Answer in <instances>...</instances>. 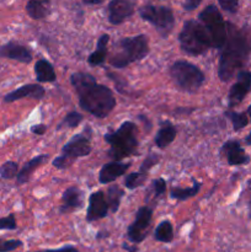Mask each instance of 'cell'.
Masks as SVG:
<instances>
[{
  "mask_svg": "<svg viewBox=\"0 0 251 252\" xmlns=\"http://www.w3.org/2000/svg\"><path fill=\"white\" fill-rule=\"evenodd\" d=\"M70 84L80 107L96 118H106L115 108L116 98L111 89L98 84L91 74L76 71L71 74Z\"/></svg>",
  "mask_w": 251,
  "mask_h": 252,
  "instance_id": "cell-1",
  "label": "cell"
},
{
  "mask_svg": "<svg viewBox=\"0 0 251 252\" xmlns=\"http://www.w3.org/2000/svg\"><path fill=\"white\" fill-rule=\"evenodd\" d=\"M228 37L219 59L218 75L221 81H229L240 70L251 54V36L235 25L226 22Z\"/></svg>",
  "mask_w": 251,
  "mask_h": 252,
  "instance_id": "cell-2",
  "label": "cell"
},
{
  "mask_svg": "<svg viewBox=\"0 0 251 252\" xmlns=\"http://www.w3.org/2000/svg\"><path fill=\"white\" fill-rule=\"evenodd\" d=\"M106 143L110 144L108 157L113 161H118L138 154V128L135 123L126 121L115 132L106 133L103 135Z\"/></svg>",
  "mask_w": 251,
  "mask_h": 252,
  "instance_id": "cell-3",
  "label": "cell"
},
{
  "mask_svg": "<svg viewBox=\"0 0 251 252\" xmlns=\"http://www.w3.org/2000/svg\"><path fill=\"white\" fill-rule=\"evenodd\" d=\"M149 53V38L145 34L133 37H123L115 46V53L110 59V64L117 69L128 66L140 61Z\"/></svg>",
  "mask_w": 251,
  "mask_h": 252,
  "instance_id": "cell-4",
  "label": "cell"
},
{
  "mask_svg": "<svg viewBox=\"0 0 251 252\" xmlns=\"http://www.w3.org/2000/svg\"><path fill=\"white\" fill-rule=\"evenodd\" d=\"M180 47L189 56H201L212 47L211 37L197 20H187L179 34Z\"/></svg>",
  "mask_w": 251,
  "mask_h": 252,
  "instance_id": "cell-5",
  "label": "cell"
},
{
  "mask_svg": "<svg viewBox=\"0 0 251 252\" xmlns=\"http://www.w3.org/2000/svg\"><path fill=\"white\" fill-rule=\"evenodd\" d=\"M91 127L86 126L83 132L71 137V139L62 149V154L52 161L53 167L58 170L68 169L78 158L88 157L91 153Z\"/></svg>",
  "mask_w": 251,
  "mask_h": 252,
  "instance_id": "cell-6",
  "label": "cell"
},
{
  "mask_svg": "<svg viewBox=\"0 0 251 252\" xmlns=\"http://www.w3.org/2000/svg\"><path fill=\"white\" fill-rule=\"evenodd\" d=\"M170 76L179 89L185 93H196L204 83V74L194 64L177 61L170 66Z\"/></svg>",
  "mask_w": 251,
  "mask_h": 252,
  "instance_id": "cell-7",
  "label": "cell"
},
{
  "mask_svg": "<svg viewBox=\"0 0 251 252\" xmlns=\"http://www.w3.org/2000/svg\"><path fill=\"white\" fill-rule=\"evenodd\" d=\"M198 19L211 37L212 47L216 49L223 48L228 37V31H226V22L223 20L218 7L214 4L207 5L199 12Z\"/></svg>",
  "mask_w": 251,
  "mask_h": 252,
  "instance_id": "cell-8",
  "label": "cell"
},
{
  "mask_svg": "<svg viewBox=\"0 0 251 252\" xmlns=\"http://www.w3.org/2000/svg\"><path fill=\"white\" fill-rule=\"evenodd\" d=\"M139 16L155 27L161 37H167L175 27L174 12L162 5H143L139 7Z\"/></svg>",
  "mask_w": 251,
  "mask_h": 252,
  "instance_id": "cell-9",
  "label": "cell"
},
{
  "mask_svg": "<svg viewBox=\"0 0 251 252\" xmlns=\"http://www.w3.org/2000/svg\"><path fill=\"white\" fill-rule=\"evenodd\" d=\"M153 207L143 206L135 213V219L127 229V236L132 243H142L149 233L153 219Z\"/></svg>",
  "mask_w": 251,
  "mask_h": 252,
  "instance_id": "cell-10",
  "label": "cell"
},
{
  "mask_svg": "<svg viewBox=\"0 0 251 252\" xmlns=\"http://www.w3.org/2000/svg\"><path fill=\"white\" fill-rule=\"evenodd\" d=\"M251 90V71L240 70L238 74V79L231 86L229 91V107L233 108L238 106L239 103L243 102L245 96L250 93Z\"/></svg>",
  "mask_w": 251,
  "mask_h": 252,
  "instance_id": "cell-11",
  "label": "cell"
},
{
  "mask_svg": "<svg viewBox=\"0 0 251 252\" xmlns=\"http://www.w3.org/2000/svg\"><path fill=\"white\" fill-rule=\"evenodd\" d=\"M135 2L130 0H112L107 5L108 21L112 25H121L134 14Z\"/></svg>",
  "mask_w": 251,
  "mask_h": 252,
  "instance_id": "cell-12",
  "label": "cell"
},
{
  "mask_svg": "<svg viewBox=\"0 0 251 252\" xmlns=\"http://www.w3.org/2000/svg\"><path fill=\"white\" fill-rule=\"evenodd\" d=\"M110 206L106 199V194L102 191L93 192L89 197V207L86 212V220L91 221L100 220L107 217Z\"/></svg>",
  "mask_w": 251,
  "mask_h": 252,
  "instance_id": "cell-13",
  "label": "cell"
},
{
  "mask_svg": "<svg viewBox=\"0 0 251 252\" xmlns=\"http://www.w3.org/2000/svg\"><path fill=\"white\" fill-rule=\"evenodd\" d=\"M44 95H46V90H44V88L42 85H39V84H26V85L20 86L16 90L6 94L4 96V102H15V101L21 100V98L25 97L41 100V98H43Z\"/></svg>",
  "mask_w": 251,
  "mask_h": 252,
  "instance_id": "cell-14",
  "label": "cell"
},
{
  "mask_svg": "<svg viewBox=\"0 0 251 252\" xmlns=\"http://www.w3.org/2000/svg\"><path fill=\"white\" fill-rule=\"evenodd\" d=\"M0 57L12 59V61H17L20 63L25 64H29L32 61L31 51L27 47L14 41H10L0 46Z\"/></svg>",
  "mask_w": 251,
  "mask_h": 252,
  "instance_id": "cell-15",
  "label": "cell"
},
{
  "mask_svg": "<svg viewBox=\"0 0 251 252\" xmlns=\"http://www.w3.org/2000/svg\"><path fill=\"white\" fill-rule=\"evenodd\" d=\"M84 207V192L79 187L70 186L63 192L62 196V213H69V212L81 209Z\"/></svg>",
  "mask_w": 251,
  "mask_h": 252,
  "instance_id": "cell-16",
  "label": "cell"
},
{
  "mask_svg": "<svg viewBox=\"0 0 251 252\" xmlns=\"http://www.w3.org/2000/svg\"><path fill=\"white\" fill-rule=\"evenodd\" d=\"M221 153L226 157L228 164L231 166H236V165H244L248 164L250 158L246 155L245 150L241 148L240 143L236 140H228L224 143L221 147Z\"/></svg>",
  "mask_w": 251,
  "mask_h": 252,
  "instance_id": "cell-17",
  "label": "cell"
},
{
  "mask_svg": "<svg viewBox=\"0 0 251 252\" xmlns=\"http://www.w3.org/2000/svg\"><path fill=\"white\" fill-rule=\"evenodd\" d=\"M130 165H132L130 162L118 161H111L108 164H105L101 167L100 174H98V181L102 185L111 184V182L116 181V179L126 174V171L129 169Z\"/></svg>",
  "mask_w": 251,
  "mask_h": 252,
  "instance_id": "cell-18",
  "label": "cell"
},
{
  "mask_svg": "<svg viewBox=\"0 0 251 252\" xmlns=\"http://www.w3.org/2000/svg\"><path fill=\"white\" fill-rule=\"evenodd\" d=\"M48 161V155L47 154H41L34 157L33 159H31L30 161H27L26 164L24 165L21 170L19 171L16 176V185L21 186V185L26 184V182L30 181L31 179V175L38 169L39 166L44 164V162Z\"/></svg>",
  "mask_w": 251,
  "mask_h": 252,
  "instance_id": "cell-19",
  "label": "cell"
},
{
  "mask_svg": "<svg viewBox=\"0 0 251 252\" xmlns=\"http://www.w3.org/2000/svg\"><path fill=\"white\" fill-rule=\"evenodd\" d=\"M175 138H176V128L169 121H165V122L161 123V127L157 130L154 142L157 148L165 149L174 142Z\"/></svg>",
  "mask_w": 251,
  "mask_h": 252,
  "instance_id": "cell-20",
  "label": "cell"
},
{
  "mask_svg": "<svg viewBox=\"0 0 251 252\" xmlns=\"http://www.w3.org/2000/svg\"><path fill=\"white\" fill-rule=\"evenodd\" d=\"M110 41V36L107 33L101 34L100 38L97 39V43H96V49L93 53L89 56L88 63L91 66L101 65L103 62L106 61V56H107V44Z\"/></svg>",
  "mask_w": 251,
  "mask_h": 252,
  "instance_id": "cell-21",
  "label": "cell"
},
{
  "mask_svg": "<svg viewBox=\"0 0 251 252\" xmlns=\"http://www.w3.org/2000/svg\"><path fill=\"white\" fill-rule=\"evenodd\" d=\"M34 74L38 83H53L57 79L53 65L47 59H39L34 64Z\"/></svg>",
  "mask_w": 251,
  "mask_h": 252,
  "instance_id": "cell-22",
  "label": "cell"
},
{
  "mask_svg": "<svg viewBox=\"0 0 251 252\" xmlns=\"http://www.w3.org/2000/svg\"><path fill=\"white\" fill-rule=\"evenodd\" d=\"M192 182H193V185L191 187H187V189L172 187L171 191H170V197L174 199H177V201H186V199L197 196L199 189H201L202 184L194 179L192 180Z\"/></svg>",
  "mask_w": 251,
  "mask_h": 252,
  "instance_id": "cell-23",
  "label": "cell"
},
{
  "mask_svg": "<svg viewBox=\"0 0 251 252\" xmlns=\"http://www.w3.org/2000/svg\"><path fill=\"white\" fill-rule=\"evenodd\" d=\"M47 1H34L31 0L26 4V12L31 19L42 20L49 15V9L47 7Z\"/></svg>",
  "mask_w": 251,
  "mask_h": 252,
  "instance_id": "cell-24",
  "label": "cell"
},
{
  "mask_svg": "<svg viewBox=\"0 0 251 252\" xmlns=\"http://www.w3.org/2000/svg\"><path fill=\"white\" fill-rule=\"evenodd\" d=\"M123 196H125V189H121L118 185H112V186L107 189V191H106V199H107L110 211L112 213H116L118 211Z\"/></svg>",
  "mask_w": 251,
  "mask_h": 252,
  "instance_id": "cell-25",
  "label": "cell"
},
{
  "mask_svg": "<svg viewBox=\"0 0 251 252\" xmlns=\"http://www.w3.org/2000/svg\"><path fill=\"white\" fill-rule=\"evenodd\" d=\"M165 193H166V181L164 179H161V177L153 180L152 185L149 187V191H148L147 202H153V203L157 204V202Z\"/></svg>",
  "mask_w": 251,
  "mask_h": 252,
  "instance_id": "cell-26",
  "label": "cell"
},
{
  "mask_svg": "<svg viewBox=\"0 0 251 252\" xmlns=\"http://www.w3.org/2000/svg\"><path fill=\"white\" fill-rule=\"evenodd\" d=\"M154 239L159 243H171L174 240V228L169 220H162L154 231Z\"/></svg>",
  "mask_w": 251,
  "mask_h": 252,
  "instance_id": "cell-27",
  "label": "cell"
},
{
  "mask_svg": "<svg viewBox=\"0 0 251 252\" xmlns=\"http://www.w3.org/2000/svg\"><path fill=\"white\" fill-rule=\"evenodd\" d=\"M148 174L142 171L138 172H132V174L127 175L125 179V186L127 187L128 189H135L138 187L143 186L144 182L147 181Z\"/></svg>",
  "mask_w": 251,
  "mask_h": 252,
  "instance_id": "cell-28",
  "label": "cell"
},
{
  "mask_svg": "<svg viewBox=\"0 0 251 252\" xmlns=\"http://www.w3.org/2000/svg\"><path fill=\"white\" fill-rule=\"evenodd\" d=\"M225 116L231 121L233 123V128L235 132L243 129L244 127H246L249 123L248 117H246L245 113L243 112H235V111H226Z\"/></svg>",
  "mask_w": 251,
  "mask_h": 252,
  "instance_id": "cell-29",
  "label": "cell"
},
{
  "mask_svg": "<svg viewBox=\"0 0 251 252\" xmlns=\"http://www.w3.org/2000/svg\"><path fill=\"white\" fill-rule=\"evenodd\" d=\"M84 117L81 113L76 112V111H73V112L68 113L65 117L63 118L61 123L58 125L57 129H62V128L66 127V128H76L81 122H83Z\"/></svg>",
  "mask_w": 251,
  "mask_h": 252,
  "instance_id": "cell-30",
  "label": "cell"
},
{
  "mask_svg": "<svg viewBox=\"0 0 251 252\" xmlns=\"http://www.w3.org/2000/svg\"><path fill=\"white\" fill-rule=\"evenodd\" d=\"M19 164L15 161H6L0 166V177L4 180H11L19 174Z\"/></svg>",
  "mask_w": 251,
  "mask_h": 252,
  "instance_id": "cell-31",
  "label": "cell"
},
{
  "mask_svg": "<svg viewBox=\"0 0 251 252\" xmlns=\"http://www.w3.org/2000/svg\"><path fill=\"white\" fill-rule=\"evenodd\" d=\"M160 160V155L157 154H149L144 160H143L142 165H140L139 171L145 172V174H149V170L152 169L154 165H157Z\"/></svg>",
  "mask_w": 251,
  "mask_h": 252,
  "instance_id": "cell-32",
  "label": "cell"
},
{
  "mask_svg": "<svg viewBox=\"0 0 251 252\" xmlns=\"http://www.w3.org/2000/svg\"><path fill=\"white\" fill-rule=\"evenodd\" d=\"M16 228L17 223L14 214H9L7 217L0 218V230H15Z\"/></svg>",
  "mask_w": 251,
  "mask_h": 252,
  "instance_id": "cell-33",
  "label": "cell"
},
{
  "mask_svg": "<svg viewBox=\"0 0 251 252\" xmlns=\"http://www.w3.org/2000/svg\"><path fill=\"white\" fill-rule=\"evenodd\" d=\"M21 246L22 241L20 240H0V252H11Z\"/></svg>",
  "mask_w": 251,
  "mask_h": 252,
  "instance_id": "cell-34",
  "label": "cell"
},
{
  "mask_svg": "<svg viewBox=\"0 0 251 252\" xmlns=\"http://www.w3.org/2000/svg\"><path fill=\"white\" fill-rule=\"evenodd\" d=\"M219 5H220L221 9L230 12V14H235L239 7V2L235 0H219Z\"/></svg>",
  "mask_w": 251,
  "mask_h": 252,
  "instance_id": "cell-35",
  "label": "cell"
},
{
  "mask_svg": "<svg viewBox=\"0 0 251 252\" xmlns=\"http://www.w3.org/2000/svg\"><path fill=\"white\" fill-rule=\"evenodd\" d=\"M201 2L202 0H187L184 4V9L186 11H192V10H196L201 5Z\"/></svg>",
  "mask_w": 251,
  "mask_h": 252,
  "instance_id": "cell-36",
  "label": "cell"
},
{
  "mask_svg": "<svg viewBox=\"0 0 251 252\" xmlns=\"http://www.w3.org/2000/svg\"><path fill=\"white\" fill-rule=\"evenodd\" d=\"M31 132L33 133V134H37V135H43L44 133L47 132V126H46V125H36V126H32Z\"/></svg>",
  "mask_w": 251,
  "mask_h": 252,
  "instance_id": "cell-37",
  "label": "cell"
},
{
  "mask_svg": "<svg viewBox=\"0 0 251 252\" xmlns=\"http://www.w3.org/2000/svg\"><path fill=\"white\" fill-rule=\"evenodd\" d=\"M37 252H79L74 246L66 245L61 249H56V250H43V251H37Z\"/></svg>",
  "mask_w": 251,
  "mask_h": 252,
  "instance_id": "cell-38",
  "label": "cell"
},
{
  "mask_svg": "<svg viewBox=\"0 0 251 252\" xmlns=\"http://www.w3.org/2000/svg\"><path fill=\"white\" fill-rule=\"evenodd\" d=\"M194 110H196L194 107H179L176 108L175 113H176V115H189V113L193 112Z\"/></svg>",
  "mask_w": 251,
  "mask_h": 252,
  "instance_id": "cell-39",
  "label": "cell"
},
{
  "mask_svg": "<svg viewBox=\"0 0 251 252\" xmlns=\"http://www.w3.org/2000/svg\"><path fill=\"white\" fill-rule=\"evenodd\" d=\"M103 0H84V4L85 5H98L102 4Z\"/></svg>",
  "mask_w": 251,
  "mask_h": 252,
  "instance_id": "cell-40",
  "label": "cell"
},
{
  "mask_svg": "<svg viewBox=\"0 0 251 252\" xmlns=\"http://www.w3.org/2000/svg\"><path fill=\"white\" fill-rule=\"evenodd\" d=\"M245 143H246V144H248V145H251V132L249 133V135H248V137H246Z\"/></svg>",
  "mask_w": 251,
  "mask_h": 252,
  "instance_id": "cell-41",
  "label": "cell"
},
{
  "mask_svg": "<svg viewBox=\"0 0 251 252\" xmlns=\"http://www.w3.org/2000/svg\"><path fill=\"white\" fill-rule=\"evenodd\" d=\"M123 248H125L126 250H129V252H134V251H137V249H130L129 246L127 245V244H125V245H123Z\"/></svg>",
  "mask_w": 251,
  "mask_h": 252,
  "instance_id": "cell-42",
  "label": "cell"
},
{
  "mask_svg": "<svg viewBox=\"0 0 251 252\" xmlns=\"http://www.w3.org/2000/svg\"><path fill=\"white\" fill-rule=\"evenodd\" d=\"M249 218L251 219V199L250 202H249Z\"/></svg>",
  "mask_w": 251,
  "mask_h": 252,
  "instance_id": "cell-43",
  "label": "cell"
},
{
  "mask_svg": "<svg viewBox=\"0 0 251 252\" xmlns=\"http://www.w3.org/2000/svg\"><path fill=\"white\" fill-rule=\"evenodd\" d=\"M248 113H249V116H250V118H251V105L249 106V108H248Z\"/></svg>",
  "mask_w": 251,
  "mask_h": 252,
  "instance_id": "cell-44",
  "label": "cell"
}]
</instances>
